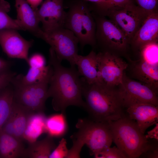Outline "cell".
<instances>
[{"label": "cell", "mask_w": 158, "mask_h": 158, "mask_svg": "<svg viewBox=\"0 0 158 158\" xmlns=\"http://www.w3.org/2000/svg\"><path fill=\"white\" fill-rule=\"evenodd\" d=\"M49 64L52 73L48 90V98H52L54 109L66 115L67 108L74 106L84 109L85 102L83 99L82 81L75 66L65 67L61 64L54 50L50 48Z\"/></svg>", "instance_id": "cell-1"}, {"label": "cell", "mask_w": 158, "mask_h": 158, "mask_svg": "<svg viewBox=\"0 0 158 158\" xmlns=\"http://www.w3.org/2000/svg\"><path fill=\"white\" fill-rule=\"evenodd\" d=\"M81 79L84 109L90 118L96 121L109 122L125 115L117 89L100 83L89 84Z\"/></svg>", "instance_id": "cell-2"}, {"label": "cell", "mask_w": 158, "mask_h": 158, "mask_svg": "<svg viewBox=\"0 0 158 158\" xmlns=\"http://www.w3.org/2000/svg\"><path fill=\"white\" fill-rule=\"evenodd\" d=\"M75 127L77 131L71 136L73 145L67 158H80L85 145L89 148L91 155L111 146L113 140L108 122L96 121L89 118H80Z\"/></svg>", "instance_id": "cell-3"}, {"label": "cell", "mask_w": 158, "mask_h": 158, "mask_svg": "<svg viewBox=\"0 0 158 158\" xmlns=\"http://www.w3.org/2000/svg\"><path fill=\"white\" fill-rule=\"evenodd\" d=\"M108 123L113 142L126 158H139L158 145V140L153 142L147 139L135 121L127 115Z\"/></svg>", "instance_id": "cell-4"}, {"label": "cell", "mask_w": 158, "mask_h": 158, "mask_svg": "<svg viewBox=\"0 0 158 158\" xmlns=\"http://www.w3.org/2000/svg\"><path fill=\"white\" fill-rule=\"evenodd\" d=\"M91 11L86 1L77 0L67 12L64 28L73 32L82 49L87 45L93 47L96 46V24Z\"/></svg>", "instance_id": "cell-5"}, {"label": "cell", "mask_w": 158, "mask_h": 158, "mask_svg": "<svg viewBox=\"0 0 158 158\" xmlns=\"http://www.w3.org/2000/svg\"><path fill=\"white\" fill-rule=\"evenodd\" d=\"M96 24V46L99 52L124 55L130 47L128 40L120 28L105 16L92 13Z\"/></svg>", "instance_id": "cell-6"}, {"label": "cell", "mask_w": 158, "mask_h": 158, "mask_svg": "<svg viewBox=\"0 0 158 158\" xmlns=\"http://www.w3.org/2000/svg\"><path fill=\"white\" fill-rule=\"evenodd\" d=\"M41 39L50 45L60 61L66 60L71 66H75L79 42L71 31L62 28L47 32L43 31Z\"/></svg>", "instance_id": "cell-7"}, {"label": "cell", "mask_w": 158, "mask_h": 158, "mask_svg": "<svg viewBox=\"0 0 158 158\" xmlns=\"http://www.w3.org/2000/svg\"><path fill=\"white\" fill-rule=\"evenodd\" d=\"M150 14L135 4L123 7H114L108 10L104 16L108 17L120 28L130 43Z\"/></svg>", "instance_id": "cell-8"}, {"label": "cell", "mask_w": 158, "mask_h": 158, "mask_svg": "<svg viewBox=\"0 0 158 158\" xmlns=\"http://www.w3.org/2000/svg\"><path fill=\"white\" fill-rule=\"evenodd\" d=\"M117 90L123 108L141 103L158 106V94L149 87L128 77L124 72Z\"/></svg>", "instance_id": "cell-9"}, {"label": "cell", "mask_w": 158, "mask_h": 158, "mask_svg": "<svg viewBox=\"0 0 158 158\" xmlns=\"http://www.w3.org/2000/svg\"><path fill=\"white\" fill-rule=\"evenodd\" d=\"M49 81L28 85L11 83L14 101L35 112L44 114L46 101L49 98L47 92Z\"/></svg>", "instance_id": "cell-10"}, {"label": "cell", "mask_w": 158, "mask_h": 158, "mask_svg": "<svg viewBox=\"0 0 158 158\" xmlns=\"http://www.w3.org/2000/svg\"><path fill=\"white\" fill-rule=\"evenodd\" d=\"M98 53L102 84L116 88L121 83L128 63L116 54L107 52Z\"/></svg>", "instance_id": "cell-11"}, {"label": "cell", "mask_w": 158, "mask_h": 158, "mask_svg": "<svg viewBox=\"0 0 158 158\" xmlns=\"http://www.w3.org/2000/svg\"><path fill=\"white\" fill-rule=\"evenodd\" d=\"M64 0H45L36 11L41 28L44 32L64 28L67 12L64 9Z\"/></svg>", "instance_id": "cell-12"}, {"label": "cell", "mask_w": 158, "mask_h": 158, "mask_svg": "<svg viewBox=\"0 0 158 158\" xmlns=\"http://www.w3.org/2000/svg\"><path fill=\"white\" fill-rule=\"evenodd\" d=\"M33 40H27L13 29L0 30V45L3 51L10 58L23 59L27 62L28 52Z\"/></svg>", "instance_id": "cell-13"}, {"label": "cell", "mask_w": 158, "mask_h": 158, "mask_svg": "<svg viewBox=\"0 0 158 158\" xmlns=\"http://www.w3.org/2000/svg\"><path fill=\"white\" fill-rule=\"evenodd\" d=\"M129 61L130 71L133 78L158 94V63H151L140 58Z\"/></svg>", "instance_id": "cell-14"}, {"label": "cell", "mask_w": 158, "mask_h": 158, "mask_svg": "<svg viewBox=\"0 0 158 158\" xmlns=\"http://www.w3.org/2000/svg\"><path fill=\"white\" fill-rule=\"evenodd\" d=\"M127 116L135 121L144 134L147 129L158 121V106L147 103L137 104L127 108Z\"/></svg>", "instance_id": "cell-15"}, {"label": "cell", "mask_w": 158, "mask_h": 158, "mask_svg": "<svg viewBox=\"0 0 158 158\" xmlns=\"http://www.w3.org/2000/svg\"><path fill=\"white\" fill-rule=\"evenodd\" d=\"M17 12L16 19L23 30L28 31L35 37L41 39L43 31L39 26L36 11L26 0H15Z\"/></svg>", "instance_id": "cell-16"}, {"label": "cell", "mask_w": 158, "mask_h": 158, "mask_svg": "<svg viewBox=\"0 0 158 158\" xmlns=\"http://www.w3.org/2000/svg\"><path fill=\"white\" fill-rule=\"evenodd\" d=\"M75 64L77 66L80 75L83 77L86 83L89 84L102 83L98 53L92 50L86 56L78 54Z\"/></svg>", "instance_id": "cell-17"}, {"label": "cell", "mask_w": 158, "mask_h": 158, "mask_svg": "<svg viewBox=\"0 0 158 158\" xmlns=\"http://www.w3.org/2000/svg\"><path fill=\"white\" fill-rule=\"evenodd\" d=\"M158 12L148 15L130 42V46L138 51L142 46L148 43L158 41Z\"/></svg>", "instance_id": "cell-18"}, {"label": "cell", "mask_w": 158, "mask_h": 158, "mask_svg": "<svg viewBox=\"0 0 158 158\" xmlns=\"http://www.w3.org/2000/svg\"><path fill=\"white\" fill-rule=\"evenodd\" d=\"M52 73V68L49 64L42 68L30 67L25 75L16 74L11 83L23 85L36 84L49 80Z\"/></svg>", "instance_id": "cell-19"}, {"label": "cell", "mask_w": 158, "mask_h": 158, "mask_svg": "<svg viewBox=\"0 0 158 158\" xmlns=\"http://www.w3.org/2000/svg\"><path fill=\"white\" fill-rule=\"evenodd\" d=\"M53 137L48 135L39 141L29 142L28 147L25 148L23 158H49L56 146Z\"/></svg>", "instance_id": "cell-20"}, {"label": "cell", "mask_w": 158, "mask_h": 158, "mask_svg": "<svg viewBox=\"0 0 158 158\" xmlns=\"http://www.w3.org/2000/svg\"><path fill=\"white\" fill-rule=\"evenodd\" d=\"M25 148L20 140L14 136L0 131V157L16 158L22 157Z\"/></svg>", "instance_id": "cell-21"}, {"label": "cell", "mask_w": 158, "mask_h": 158, "mask_svg": "<svg viewBox=\"0 0 158 158\" xmlns=\"http://www.w3.org/2000/svg\"><path fill=\"white\" fill-rule=\"evenodd\" d=\"M12 110L13 113L14 136L22 141L29 120L35 112L15 101Z\"/></svg>", "instance_id": "cell-22"}, {"label": "cell", "mask_w": 158, "mask_h": 158, "mask_svg": "<svg viewBox=\"0 0 158 158\" xmlns=\"http://www.w3.org/2000/svg\"><path fill=\"white\" fill-rule=\"evenodd\" d=\"M45 119L44 114L35 113L33 114L28 121L24 135V139L29 142L36 141L41 134L45 131Z\"/></svg>", "instance_id": "cell-23"}, {"label": "cell", "mask_w": 158, "mask_h": 158, "mask_svg": "<svg viewBox=\"0 0 158 158\" xmlns=\"http://www.w3.org/2000/svg\"><path fill=\"white\" fill-rule=\"evenodd\" d=\"M65 116L61 113L46 118L44 130L48 135L53 137H59L66 133L67 130V124Z\"/></svg>", "instance_id": "cell-24"}, {"label": "cell", "mask_w": 158, "mask_h": 158, "mask_svg": "<svg viewBox=\"0 0 158 158\" xmlns=\"http://www.w3.org/2000/svg\"><path fill=\"white\" fill-rule=\"evenodd\" d=\"M9 85L0 90V131L12 110L14 102L12 86Z\"/></svg>", "instance_id": "cell-25"}, {"label": "cell", "mask_w": 158, "mask_h": 158, "mask_svg": "<svg viewBox=\"0 0 158 158\" xmlns=\"http://www.w3.org/2000/svg\"><path fill=\"white\" fill-rule=\"evenodd\" d=\"M10 9L9 2L0 0V30L6 29L23 30L16 19H13L8 14Z\"/></svg>", "instance_id": "cell-26"}, {"label": "cell", "mask_w": 158, "mask_h": 158, "mask_svg": "<svg viewBox=\"0 0 158 158\" xmlns=\"http://www.w3.org/2000/svg\"><path fill=\"white\" fill-rule=\"evenodd\" d=\"M158 41L147 43L139 49L140 58L151 63H158Z\"/></svg>", "instance_id": "cell-27"}, {"label": "cell", "mask_w": 158, "mask_h": 158, "mask_svg": "<svg viewBox=\"0 0 158 158\" xmlns=\"http://www.w3.org/2000/svg\"><path fill=\"white\" fill-rule=\"evenodd\" d=\"M96 158H126L116 146L105 148L94 155Z\"/></svg>", "instance_id": "cell-28"}, {"label": "cell", "mask_w": 158, "mask_h": 158, "mask_svg": "<svg viewBox=\"0 0 158 158\" xmlns=\"http://www.w3.org/2000/svg\"><path fill=\"white\" fill-rule=\"evenodd\" d=\"M68 150L66 139L63 138L51 154L49 158H67Z\"/></svg>", "instance_id": "cell-29"}, {"label": "cell", "mask_w": 158, "mask_h": 158, "mask_svg": "<svg viewBox=\"0 0 158 158\" xmlns=\"http://www.w3.org/2000/svg\"><path fill=\"white\" fill-rule=\"evenodd\" d=\"M137 6L150 14L158 12V0H134Z\"/></svg>", "instance_id": "cell-30"}, {"label": "cell", "mask_w": 158, "mask_h": 158, "mask_svg": "<svg viewBox=\"0 0 158 158\" xmlns=\"http://www.w3.org/2000/svg\"><path fill=\"white\" fill-rule=\"evenodd\" d=\"M94 3L96 7V13L104 16L109 9L114 6L107 0H85Z\"/></svg>", "instance_id": "cell-31"}, {"label": "cell", "mask_w": 158, "mask_h": 158, "mask_svg": "<svg viewBox=\"0 0 158 158\" xmlns=\"http://www.w3.org/2000/svg\"><path fill=\"white\" fill-rule=\"evenodd\" d=\"M27 63L29 67L32 68H42L46 66L45 57L39 53L34 54L29 57Z\"/></svg>", "instance_id": "cell-32"}, {"label": "cell", "mask_w": 158, "mask_h": 158, "mask_svg": "<svg viewBox=\"0 0 158 158\" xmlns=\"http://www.w3.org/2000/svg\"><path fill=\"white\" fill-rule=\"evenodd\" d=\"M16 75L15 72L10 70L0 73V90L9 85Z\"/></svg>", "instance_id": "cell-33"}, {"label": "cell", "mask_w": 158, "mask_h": 158, "mask_svg": "<svg viewBox=\"0 0 158 158\" xmlns=\"http://www.w3.org/2000/svg\"><path fill=\"white\" fill-rule=\"evenodd\" d=\"M13 117V113L12 109L9 116L1 129L5 133L13 136L14 133Z\"/></svg>", "instance_id": "cell-34"}, {"label": "cell", "mask_w": 158, "mask_h": 158, "mask_svg": "<svg viewBox=\"0 0 158 158\" xmlns=\"http://www.w3.org/2000/svg\"><path fill=\"white\" fill-rule=\"evenodd\" d=\"M114 7H123L135 4L134 0H107Z\"/></svg>", "instance_id": "cell-35"}, {"label": "cell", "mask_w": 158, "mask_h": 158, "mask_svg": "<svg viewBox=\"0 0 158 158\" xmlns=\"http://www.w3.org/2000/svg\"><path fill=\"white\" fill-rule=\"evenodd\" d=\"M12 63L0 57V73L10 71Z\"/></svg>", "instance_id": "cell-36"}, {"label": "cell", "mask_w": 158, "mask_h": 158, "mask_svg": "<svg viewBox=\"0 0 158 158\" xmlns=\"http://www.w3.org/2000/svg\"><path fill=\"white\" fill-rule=\"evenodd\" d=\"M155 127L151 130L148 131L147 133L145 135L146 138L149 140L154 139L158 140V123L155 124Z\"/></svg>", "instance_id": "cell-37"}, {"label": "cell", "mask_w": 158, "mask_h": 158, "mask_svg": "<svg viewBox=\"0 0 158 158\" xmlns=\"http://www.w3.org/2000/svg\"><path fill=\"white\" fill-rule=\"evenodd\" d=\"M143 155L144 157L147 158H158V145L148 150L143 153L140 157Z\"/></svg>", "instance_id": "cell-38"}, {"label": "cell", "mask_w": 158, "mask_h": 158, "mask_svg": "<svg viewBox=\"0 0 158 158\" xmlns=\"http://www.w3.org/2000/svg\"><path fill=\"white\" fill-rule=\"evenodd\" d=\"M32 7L35 11L38 8V6L42 3L43 0H26Z\"/></svg>", "instance_id": "cell-39"}]
</instances>
